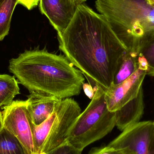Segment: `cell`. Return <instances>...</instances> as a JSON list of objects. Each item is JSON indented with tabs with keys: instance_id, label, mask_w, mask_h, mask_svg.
Listing matches in <instances>:
<instances>
[{
	"instance_id": "obj_1",
	"label": "cell",
	"mask_w": 154,
	"mask_h": 154,
	"mask_svg": "<svg viewBox=\"0 0 154 154\" xmlns=\"http://www.w3.org/2000/svg\"><path fill=\"white\" fill-rule=\"evenodd\" d=\"M57 37L60 50L93 88H109L127 47L103 15L80 4L68 27Z\"/></svg>"
},
{
	"instance_id": "obj_2",
	"label": "cell",
	"mask_w": 154,
	"mask_h": 154,
	"mask_svg": "<svg viewBox=\"0 0 154 154\" xmlns=\"http://www.w3.org/2000/svg\"><path fill=\"white\" fill-rule=\"evenodd\" d=\"M9 68L30 93L61 100L79 95L85 81L83 74L64 55L46 48L25 51L10 60Z\"/></svg>"
},
{
	"instance_id": "obj_3",
	"label": "cell",
	"mask_w": 154,
	"mask_h": 154,
	"mask_svg": "<svg viewBox=\"0 0 154 154\" xmlns=\"http://www.w3.org/2000/svg\"><path fill=\"white\" fill-rule=\"evenodd\" d=\"M95 6L127 47L154 32V7L147 0H96Z\"/></svg>"
},
{
	"instance_id": "obj_4",
	"label": "cell",
	"mask_w": 154,
	"mask_h": 154,
	"mask_svg": "<svg viewBox=\"0 0 154 154\" xmlns=\"http://www.w3.org/2000/svg\"><path fill=\"white\" fill-rule=\"evenodd\" d=\"M94 96L90 104L78 117L70 129L67 142L79 150L100 140L116 126V112L109 110L105 91L94 87Z\"/></svg>"
},
{
	"instance_id": "obj_5",
	"label": "cell",
	"mask_w": 154,
	"mask_h": 154,
	"mask_svg": "<svg viewBox=\"0 0 154 154\" xmlns=\"http://www.w3.org/2000/svg\"><path fill=\"white\" fill-rule=\"evenodd\" d=\"M2 112L3 128L20 141L28 154H35L33 139L35 125L28 100H14L3 107Z\"/></svg>"
},
{
	"instance_id": "obj_6",
	"label": "cell",
	"mask_w": 154,
	"mask_h": 154,
	"mask_svg": "<svg viewBox=\"0 0 154 154\" xmlns=\"http://www.w3.org/2000/svg\"><path fill=\"white\" fill-rule=\"evenodd\" d=\"M53 112V124L40 154L46 153L66 142L70 129L82 113L79 105L71 98L61 100Z\"/></svg>"
},
{
	"instance_id": "obj_7",
	"label": "cell",
	"mask_w": 154,
	"mask_h": 154,
	"mask_svg": "<svg viewBox=\"0 0 154 154\" xmlns=\"http://www.w3.org/2000/svg\"><path fill=\"white\" fill-rule=\"evenodd\" d=\"M139 68L128 79L117 85L112 84L105 91V98L109 110L116 112L138 95L146 75L148 66L145 60L138 57Z\"/></svg>"
},
{
	"instance_id": "obj_8",
	"label": "cell",
	"mask_w": 154,
	"mask_h": 154,
	"mask_svg": "<svg viewBox=\"0 0 154 154\" xmlns=\"http://www.w3.org/2000/svg\"><path fill=\"white\" fill-rule=\"evenodd\" d=\"M153 121L139 122L127 128L108 146L123 154H149Z\"/></svg>"
},
{
	"instance_id": "obj_9",
	"label": "cell",
	"mask_w": 154,
	"mask_h": 154,
	"mask_svg": "<svg viewBox=\"0 0 154 154\" xmlns=\"http://www.w3.org/2000/svg\"><path fill=\"white\" fill-rule=\"evenodd\" d=\"M41 13L45 15L60 36L68 27L79 4L75 0H39Z\"/></svg>"
},
{
	"instance_id": "obj_10",
	"label": "cell",
	"mask_w": 154,
	"mask_h": 154,
	"mask_svg": "<svg viewBox=\"0 0 154 154\" xmlns=\"http://www.w3.org/2000/svg\"><path fill=\"white\" fill-rule=\"evenodd\" d=\"M61 99L54 96L31 92L27 100L29 109L35 125H38L45 121L54 111L55 107Z\"/></svg>"
},
{
	"instance_id": "obj_11",
	"label": "cell",
	"mask_w": 154,
	"mask_h": 154,
	"mask_svg": "<svg viewBox=\"0 0 154 154\" xmlns=\"http://www.w3.org/2000/svg\"><path fill=\"white\" fill-rule=\"evenodd\" d=\"M144 110L143 91L141 88L134 98L116 111V126L120 131L140 122Z\"/></svg>"
},
{
	"instance_id": "obj_12",
	"label": "cell",
	"mask_w": 154,
	"mask_h": 154,
	"mask_svg": "<svg viewBox=\"0 0 154 154\" xmlns=\"http://www.w3.org/2000/svg\"><path fill=\"white\" fill-rule=\"evenodd\" d=\"M139 53L131 48H127L119 62L114 80L113 85H117L128 79L139 68Z\"/></svg>"
},
{
	"instance_id": "obj_13",
	"label": "cell",
	"mask_w": 154,
	"mask_h": 154,
	"mask_svg": "<svg viewBox=\"0 0 154 154\" xmlns=\"http://www.w3.org/2000/svg\"><path fill=\"white\" fill-rule=\"evenodd\" d=\"M133 48L138 51L148 66L147 75L154 76V32L149 33L139 40Z\"/></svg>"
},
{
	"instance_id": "obj_14",
	"label": "cell",
	"mask_w": 154,
	"mask_h": 154,
	"mask_svg": "<svg viewBox=\"0 0 154 154\" xmlns=\"http://www.w3.org/2000/svg\"><path fill=\"white\" fill-rule=\"evenodd\" d=\"M20 94L18 81L14 76L0 75V108L10 104Z\"/></svg>"
},
{
	"instance_id": "obj_15",
	"label": "cell",
	"mask_w": 154,
	"mask_h": 154,
	"mask_svg": "<svg viewBox=\"0 0 154 154\" xmlns=\"http://www.w3.org/2000/svg\"><path fill=\"white\" fill-rule=\"evenodd\" d=\"M0 154H28L18 139L3 128L0 132Z\"/></svg>"
},
{
	"instance_id": "obj_16",
	"label": "cell",
	"mask_w": 154,
	"mask_h": 154,
	"mask_svg": "<svg viewBox=\"0 0 154 154\" xmlns=\"http://www.w3.org/2000/svg\"><path fill=\"white\" fill-rule=\"evenodd\" d=\"M19 0H2L0 2V41L9 33L13 13Z\"/></svg>"
},
{
	"instance_id": "obj_17",
	"label": "cell",
	"mask_w": 154,
	"mask_h": 154,
	"mask_svg": "<svg viewBox=\"0 0 154 154\" xmlns=\"http://www.w3.org/2000/svg\"><path fill=\"white\" fill-rule=\"evenodd\" d=\"M82 151L75 148L68 142L44 154H82Z\"/></svg>"
},
{
	"instance_id": "obj_18",
	"label": "cell",
	"mask_w": 154,
	"mask_h": 154,
	"mask_svg": "<svg viewBox=\"0 0 154 154\" xmlns=\"http://www.w3.org/2000/svg\"><path fill=\"white\" fill-rule=\"evenodd\" d=\"M88 154H123V153L109 146L96 147L91 149Z\"/></svg>"
},
{
	"instance_id": "obj_19",
	"label": "cell",
	"mask_w": 154,
	"mask_h": 154,
	"mask_svg": "<svg viewBox=\"0 0 154 154\" xmlns=\"http://www.w3.org/2000/svg\"><path fill=\"white\" fill-rule=\"evenodd\" d=\"M39 3V0H19L18 4L26 7L29 10H32L37 6Z\"/></svg>"
},
{
	"instance_id": "obj_20",
	"label": "cell",
	"mask_w": 154,
	"mask_h": 154,
	"mask_svg": "<svg viewBox=\"0 0 154 154\" xmlns=\"http://www.w3.org/2000/svg\"><path fill=\"white\" fill-rule=\"evenodd\" d=\"M82 88L85 94L89 98L92 99L95 93L94 88L89 83H84L82 85Z\"/></svg>"
},
{
	"instance_id": "obj_21",
	"label": "cell",
	"mask_w": 154,
	"mask_h": 154,
	"mask_svg": "<svg viewBox=\"0 0 154 154\" xmlns=\"http://www.w3.org/2000/svg\"><path fill=\"white\" fill-rule=\"evenodd\" d=\"M154 128L150 140L149 145V154H154V121H153Z\"/></svg>"
},
{
	"instance_id": "obj_22",
	"label": "cell",
	"mask_w": 154,
	"mask_h": 154,
	"mask_svg": "<svg viewBox=\"0 0 154 154\" xmlns=\"http://www.w3.org/2000/svg\"><path fill=\"white\" fill-rule=\"evenodd\" d=\"M3 128V125L2 116V112H0V132Z\"/></svg>"
},
{
	"instance_id": "obj_23",
	"label": "cell",
	"mask_w": 154,
	"mask_h": 154,
	"mask_svg": "<svg viewBox=\"0 0 154 154\" xmlns=\"http://www.w3.org/2000/svg\"><path fill=\"white\" fill-rule=\"evenodd\" d=\"M79 4H83L87 0H75Z\"/></svg>"
},
{
	"instance_id": "obj_24",
	"label": "cell",
	"mask_w": 154,
	"mask_h": 154,
	"mask_svg": "<svg viewBox=\"0 0 154 154\" xmlns=\"http://www.w3.org/2000/svg\"><path fill=\"white\" fill-rule=\"evenodd\" d=\"M149 3V4L151 5L152 6H154V0L152 1H149V2H147Z\"/></svg>"
},
{
	"instance_id": "obj_25",
	"label": "cell",
	"mask_w": 154,
	"mask_h": 154,
	"mask_svg": "<svg viewBox=\"0 0 154 154\" xmlns=\"http://www.w3.org/2000/svg\"><path fill=\"white\" fill-rule=\"evenodd\" d=\"M152 1V0H147V2H149V1Z\"/></svg>"
},
{
	"instance_id": "obj_26",
	"label": "cell",
	"mask_w": 154,
	"mask_h": 154,
	"mask_svg": "<svg viewBox=\"0 0 154 154\" xmlns=\"http://www.w3.org/2000/svg\"><path fill=\"white\" fill-rule=\"evenodd\" d=\"M1 1H2V0H0V2H1Z\"/></svg>"
}]
</instances>
